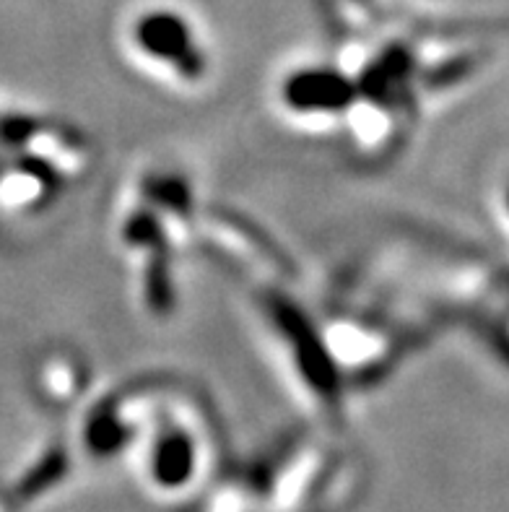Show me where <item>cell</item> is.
<instances>
[{"mask_svg":"<svg viewBox=\"0 0 509 512\" xmlns=\"http://www.w3.org/2000/svg\"><path fill=\"white\" fill-rule=\"evenodd\" d=\"M125 458L143 492L156 502L180 505L200 497L224 468L221 427L211 401L193 385L174 380Z\"/></svg>","mask_w":509,"mask_h":512,"instance_id":"6da1fadb","label":"cell"},{"mask_svg":"<svg viewBox=\"0 0 509 512\" xmlns=\"http://www.w3.org/2000/svg\"><path fill=\"white\" fill-rule=\"evenodd\" d=\"M252 302L284 367L291 393L325 429L338 432L346 422L351 390L330 362L317 318L291 297L289 286L281 284H252Z\"/></svg>","mask_w":509,"mask_h":512,"instance_id":"7a4b0ae2","label":"cell"},{"mask_svg":"<svg viewBox=\"0 0 509 512\" xmlns=\"http://www.w3.org/2000/svg\"><path fill=\"white\" fill-rule=\"evenodd\" d=\"M317 325L330 362L336 364L348 390L385 383L426 336L419 320L403 315L387 299H343L338 307L323 312Z\"/></svg>","mask_w":509,"mask_h":512,"instance_id":"3957f363","label":"cell"},{"mask_svg":"<svg viewBox=\"0 0 509 512\" xmlns=\"http://www.w3.org/2000/svg\"><path fill=\"white\" fill-rule=\"evenodd\" d=\"M260 512H348L361 463L317 437H294L258 463Z\"/></svg>","mask_w":509,"mask_h":512,"instance_id":"277c9868","label":"cell"},{"mask_svg":"<svg viewBox=\"0 0 509 512\" xmlns=\"http://www.w3.org/2000/svg\"><path fill=\"white\" fill-rule=\"evenodd\" d=\"M125 58L164 86L195 91L213 71L211 47L193 16L172 3H146L120 26Z\"/></svg>","mask_w":509,"mask_h":512,"instance_id":"5b68a950","label":"cell"},{"mask_svg":"<svg viewBox=\"0 0 509 512\" xmlns=\"http://www.w3.org/2000/svg\"><path fill=\"white\" fill-rule=\"evenodd\" d=\"M115 240L128 260L141 310L156 323L172 318L180 305L177 273L185 250L133 185L125 190L115 214Z\"/></svg>","mask_w":509,"mask_h":512,"instance_id":"8992f818","label":"cell"},{"mask_svg":"<svg viewBox=\"0 0 509 512\" xmlns=\"http://www.w3.org/2000/svg\"><path fill=\"white\" fill-rule=\"evenodd\" d=\"M21 154L58 169L76 188L97 164V146L86 130L52 112L0 104V156Z\"/></svg>","mask_w":509,"mask_h":512,"instance_id":"52a82bcc","label":"cell"},{"mask_svg":"<svg viewBox=\"0 0 509 512\" xmlns=\"http://www.w3.org/2000/svg\"><path fill=\"white\" fill-rule=\"evenodd\" d=\"M359 86L338 60H307L286 68L276 81L273 102L286 123L302 130H338Z\"/></svg>","mask_w":509,"mask_h":512,"instance_id":"ba28073f","label":"cell"},{"mask_svg":"<svg viewBox=\"0 0 509 512\" xmlns=\"http://www.w3.org/2000/svg\"><path fill=\"white\" fill-rule=\"evenodd\" d=\"M195 247L213 255L224 266L242 271L252 284L289 286L294 279L284 250L263 234L258 224L229 208L203 206Z\"/></svg>","mask_w":509,"mask_h":512,"instance_id":"9c48e42d","label":"cell"},{"mask_svg":"<svg viewBox=\"0 0 509 512\" xmlns=\"http://www.w3.org/2000/svg\"><path fill=\"white\" fill-rule=\"evenodd\" d=\"M76 458V448H71L65 437H52L47 445H42L34 453L32 461L21 468L19 476L8 484L0 505L8 512H26L37 507L39 502L47 500L68 481Z\"/></svg>","mask_w":509,"mask_h":512,"instance_id":"30bf717a","label":"cell"},{"mask_svg":"<svg viewBox=\"0 0 509 512\" xmlns=\"http://www.w3.org/2000/svg\"><path fill=\"white\" fill-rule=\"evenodd\" d=\"M29 385L45 409L55 414L73 411L91 388L89 362L73 349H50L34 359Z\"/></svg>","mask_w":509,"mask_h":512,"instance_id":"8fae6325","label":"cell"}]
</instances>
